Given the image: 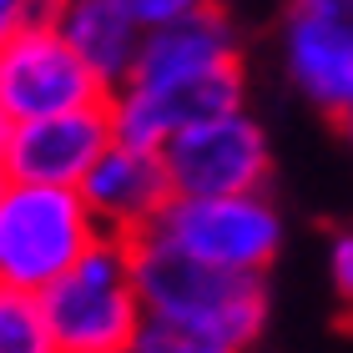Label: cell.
<instances>
[{
    "instance_id": "1",
    "label": "cell",
    "mask_w": 353,
    "mask_h": 353,
    "mask_svg": "<svg viewBox=\"0 0 353 353\" xmlns=\"http://www.w3.org/2000/svg\"><path fill=\"white\" fill-rule=\"evenodd\" d=\"M126 248H132L137 298L152 318H176V323L207 328L237 348H252L263 339L268 328L263 272H232V268L202 263L152 228L126 237Z\"/></svg>"
},
{
    "instance_id": "2",
    "label": "cell",
    "mask_w": 353,
    "mask_h": 353,
    "mask_svg": "<svg viewBox=\"0 0 353 353\" xmlns=\"http://www.w3.org/2000/svg\"><path fill=\"white\" fill-rule=\"evenodd\" d=\"M41 308L51 323L56 353H117L132 348L141 318L137 283H132V248L126 237L101 232L56 283L41 288Z\"/></svg>"
},
{
    "instance_id": "3",
    "label": "cell",
    "mask_w": 353,
    "mask_h": 353,
    "mask_svg": "<svg viewBox=\"0 0 353 353\" xmlns=\"http://www.w3.org/2000/svg\"><path fill=\"white\" fill-rule=\"evenodd\" d=\"M101 237L76 187L0 176V283L41 293Z\"/></svg>"
},
{
    "instance_id": "4",
    "label": "cell",
    "mask_w": 353,
    "mask_h": 353,
    "mask_svg": "<svg viewBox=\"0 0 353 353\" xmlns=\"http://www.w3.org/2000/svg\"><path fill=\"white\" fill-rule=\"evenodd\" d=\"M167 243L187 248L192 258L232 268V272H268L283 252V217L268 192H228V197H172L152 222Z\"/></svg>"
},
{
    "instance_id": "5",
    "label": "cell",
    "mask_w": 353,
    "mask_h": 353,
    "mask_svg": "<svg viewBox=\"0 0 353 353\" xmlns=\"http://www.w3.org/2000/svg\"><path fill=\"white\" fill-rule=\"evenodd\" d=\"M162 162L172 176V197H228V192H268L272 147L268 132L237 106L176 132L162 147Z\"/></svg>"
},
{
    "instance_id": "6",
    "label": "cell",
    "mask_w": 353,
    "mask_h": 353,
    "mask_svg": "<svg viewBox=\"0 0 353 353\" xmlns=\"http://www.w3.org/2000/svg\"><path fill=\"white\" fill-rule=\"evenodd\" d=\"M243 91H248L243 61H228V66L167 76V81H121L106 96V111H111L117 141H137V147L162 152L176 132H187L207 117H222V111H237Z\"/></svg>"
},
{
    "instance_id": "7",
    "label": "cell",
    "mask_w": 353,
    "mask_h": 353,
    "mask_svg": "<svg viewBox=\"0 0 353 353\" xmlns=\"http://www.w3.org/2000/svg\"><path fill=\"white\" fill-rule=\"evenodd\" d=\"M106 96V81L71 51L61 26H21L0 46V117L6 121L51 117V111L91 106Z\"/></svg>"
},
{
    "instance_id": "8",
    "label": "cell",
    "mask_w": 353,
    "mask_h": 353,
    "mask_svg": "<svg viewBox=\"0 0 353 353\" xmlns=\"http://www.w3.org/2000/svg\"><path fill=\"white\" fill-rule=\"evenodd\" d=\"M111 137L117 132H111L106 101L51 111V117H30V121H10L6 152H0V176L76 187L86 176V167L106 152Z\"/></svg>"
},
{
    "instance_id": "9",
    "label": "cell",
    "mask_w": 353,
    "mask_h": 353,
    "mask_svg": "<svg viewBox=\"0 0 353 353\" xmlns=\"http://www.w3.org/2000/svg\"><path fill=\"white\" fill-rule=\"evenodd\" d=\"M86 212L96 217V228L111 237H137L147 232L162 207L172 202V176L157 147H137V141H106V152L86 167V176L76 182Z\"/></svg>"
},
{
    "instance_id": "10",
    "label": "cell",
    "mask_w": 353,
    "mask_h": 353,
    "mask_svg": "<svg viewBox=\"0 0 353 353\" xmlns=\"http://www.w3.org/2000/svg\"><path fill=\"white\" fill-rule=\"evenodd\" d=\"M283 61L293 86L333 111L353 81V0H288Z\"/></svg>"
},
{
    "instance_id": "11",
    "label": "cell",
    "mask_w": 353,
    "mask_h": 353,
    "mask_svg": "<svg viewBox=\"0 0 353 353\" xmlns=\"http://www.w3.org/2000/svg\"><path fill=\"white\" fill-rule=\"evenodd\" d=\"M228 61H243L237 26L217 0H207V6L187 10V15H172V21L141 30V46H137L126 81H167V76L212 71V66H228Z\"/></svg>"
},
{
    "instance_id": "12",
    "label": "cell",
    "mask_w": 353,
    "mask_h": 353,
    "mask_svg": "<svg viewBox=\"0 0 353 353\" xmlns=\"http://www.w3.org/2000/svg\"><path fill=\"white\" fill-rule=\"evenodd\" d=\"M56 26H61V36L71 41V51L106 81V91H117L126 76H132L141 26L117 0H66L61 15H56Z\"/></svg>"
},
{
    "instance_id": "13",
    "label": "cell",
    "mask_w": 353,
    "mask_h": 353,
    "mask_svg": "<svg viewBox=\"0 0 353 353\" xmlns=\"http://www.w3.org/2000/svg\"><path fill=\"white\" fill-rule=\"evenodd\" d=\"M0 353H56L41 293L0 283Z\"/></svg>"
},
{
    "instance_id": "14",
    "label": "cell",
    "mask_w": 353,
    "mask_h": 353,
    "mask_svg": "<svg viewBox=\"0 0 353 353\" xmlns=\"http://www.w3.org/2000/svg\"><path fill=\"white\" fill-rule=\"evenodd\" d=\"M132 353H243L237 343L217 339L207 328H192V323H176V318H141L137 339H132Z\"/></svg>"
},
{
    "instance_id": "15",
    "label": "cell",
    "mask_w": 353,
    "mask_h": 353,
    "mask_svg": "<svg viewBox=\"0 0 353 353\" xmlns=\"http://www.w3.org/2000/svg\"><path fill=\"white\" fill-rule=\"evenodd\" d=\"M328 278H333L339 303H343L348 318H353V228L333 232V243H328Z\"/></svg>"
},
{
    "instance_id": "16",
    "label": "cell",
    "mask_w": 353,
    "mask_h": 353,
    "mask_svg": "<svg viewBox=\"0 0 353 353\" xmlns=\"http://www.w3.org/2000/svg\"><path fill=\"white\" fill-rule=\"evenodd\" d=\"M117 6L132 15V21L147 30V26H162V21H172V15H187V10H197V6H207V0H117Z\"/></svg>"
},
{
    "instance_id": "17",
    "label": "cell",
    "mask_w": 353,
    "mask_h": 353,
    "mask_svg": "<svg viewBox=\"0 0 353 353\" xmlns=\"http://www.w3.org/2000/svg\"><path fill=\"white\" fill-rule=\"evenodd\" d=\"M26 26V0H0V46Z\"/></svg>"
},
{
    "instance_id": "18",
    "label": "cell",
    "mask_w": 353,
    "mask_h": 353,
    "mask_svg": "<svg viewBox=\"0 0 353 353\" xmlns=\"http://www.w3.org/2000/svg\"><path fill=\"white\" fill-rule=\"evenodd\" d=\"M328 117H333V126H339V132H343V141L353 147V81L343 86V96H339V106H333Z\"/></svg>"
},
{
    "instance_id": "19",
    "label": "cell",
    "mask_w": 353,
    "mask_h": 353,
    "mask_svg": "<svg viewBox=\"0 0 353 353\" xmlns=\"http://www.w3.org/2000/svg\"><path fill=\"white\" fill-rule=\"evenodd\" d=\"M6 132H10V121H6V117H0V152H6Z\"/></svg>"
},
{
    "instance_id": "20",
    "label": "cell",
    "mask_w": 353,
    "mask_h": 353,
    "mask_svg": "<svg viewBox=\"0 0 353 353\" xmlns=\"http://www.w3.org/2000/svg\"><path fill=\"white\" fill-rule=\"evenodd\" d=\"M117 353H132V348H117Z\"/></svg>"
}]
</instances>
